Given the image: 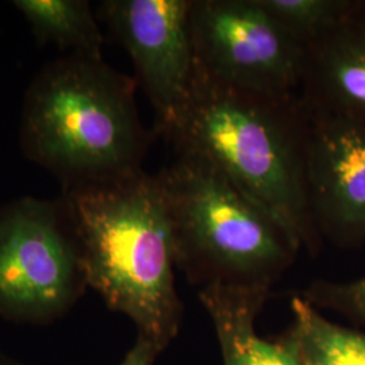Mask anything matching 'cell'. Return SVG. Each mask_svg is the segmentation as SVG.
Returning a JSON list of instances; mask_svg holds the SVG:
<instances>
[{"label":"cell","mask_w":365,"mask_h":365,"mask_svg":"<svg viewBox=\"0 0 365 365\" xmlns=\"http://www.w3.org/2000/svg\"><path fill=\"white\" fill-rule=\"evenodd\" d=\"M163 352L149 339L140 337L119 365H153L157 356Z\"/></svg>","instance_id":"9a60e30c"},{"label":"cell","mask_w":365,"mask_h":365,"mask_svg":"<svg viewBox=\"0 0 365 365\" xmlns=\"http://www.w3.org/2000/svg\"><path fill=\"white\" fill-rule=\"evenodd\" d=\"M299 96L313 113L365 125V0L304 48Z\"/></svg>","instance_id":"9c48e42d"},{"label":"cell","mask_w":365,"mask_h":365,"mask_svg":"<svg viewBox=\"0 0 365 365\" xmlns=\"http://www.w3.org/2000/svg\"><path fill=\"white\" fill-rule=\"evenodd\" d=\"M39 45L52 43L69 54L103 58L105 37L86 0H15Z\"/></svg>","instance_id":"8fae6325"},{"label":"cell","mask_w":365,"mask_h":365,"mask_svg":"<svg viewBox=\"0 0 365 365\" xmlns=\"http://www.w3.org/2000/svg\"><path fill=\"white\" fill-rule=\"evenodd\" d=\"M310 303L342 309L365 319V277L346 284L315 283L303 292Z\"/></svg>","instance_id":"5bb4252c"},{"label":"cell","mask_w":365,"mask_h":365,"mask_svg":"<svg viewBox=\"0 0 365 365\" xmlns=\"http://www.w3.org/2000/svg\"><path fill=\"white\" fill-rule=\"evenodd\" d=\"M0 365H29L22 363L21 360L15 359L13 356H10L9 353L0 351Z\"/></svg>","instance_id":"2e32d148"},{"label":"cell","mask_w":365,"mask_h":365,"mask_svg":"<svg viewBox=\"0 0 365 365\" xmlns=\"http://www.w3.org/2000/svg\"><path fill=\"white\" fill-rule=\"evenodd\" d=\"M87 288L81 240L64 196H26L0 207V317L51 324Z\"/></svg>","instance_id":"5b68a950"},{"label":"cell","mask_w":365,"mask_h":365,"mask_svg":"<svg viewBox=\"0 0 365 365\" xmlns=\"http://www.w3.org/2000/svg\"><path fill=\"white\" fill-rule=\"evenodd\" d=\"M274 21L303 48L336 26L357 0H259Z\"/></svg>","instance_id":"4fadbf2b"},{"label":"cell","mask_w":365,"mask_h":365,"mask_svg":"<svg viewBox=\"0 0 365 365\" xmlns=\"http://www.w3.org/2000/svg\"><path fill=\"white\" fill-rule=\"evenodd\" d=\"M157 176L175 262L191 282L271 287L292 264L299 244L206 158L176 152Z\"/></svg>","instance_id":"277c9868"},{"label":"cell","mask_w":365,"mask_h":365,"mask_svg":"<svg viewBox=\"0 0 365 365\" xmlns=\"http://www.w3.org/2000/svg\"><path fill=\"white\" fill-rule=\"evenodd\" d=\"M289 339L303 365H365V336L329 322L303 297L291 300Z\"/></svg>","instance_id":"7c38bea8"},{"label":"cell","mask_w":365,"mask_h":365,"mask_svg":"<svg viewBox=\"0 0 365 365\" xmlns=\"http://www.w3.org/2000/svg\"><path fill=\"white\" fill-rule=\"evenodd\" d=\"M190 29L202 76L271 98L299 95L304 48L259 0H191Z\"/></svg>","instance_id":"8992f818"},{"label":"cell","mask_w":365,"mask_h":365,"mask_svg":"<svg viewBox=\"0 0 365 365\" xmlns=\"http://www.w3.org/2000/svg\"><path fill=\"white\" fill-rule=\"evenodd\" d=\"M190 10L191 0H105L99 6L101 19L130 56L161 137L173 126L195 80Z\"/></svg>","instance_id":"52a82bcc"},{"label":"cell","mask_w":365,"mask_h":365,"mask_svg":"<svg viewBox=\"0 0 365 365\" xmlns=\"http://www.w3.org/2000/svg\"><path fill=\"white\" fill-rule=\"evenodd\" d=\"M309 111L300 99L235 90L196 71L188 99L164 137L175 152L206 158L269 212L300 248L315 250L306 179Z\"/></svg>","instance_id":"6da1fadb"},{"label":"cell","mask_w":365,"mask_h":365,"mask_svg":"<svg viewBox=\"0 0 365 365\" xmlns=\"http://www.w3.org/2000/svg\"><path fill=\"white\" fill-rule=\"evenodd\" d=\"M135 78L103 58L68 54L48 63L27 88L24 155L63 188L111 182L143 170L153 134L135 105Z\"/></svg>","instance_id":"3957f363"},{"label":"cell","mask_w":365,"mask_h":365,"mask_svg":"<svg viewBox=\"0 0 365 365\" xmlns=\"http://www.w3.org/2000/svg\"><path fill=\"white\" fill-rule=\"evenodd\" d=\"M268 286L212 283L199 291L215 329L223 365H303L294 341L262 339L256 318L268 298Z\"/></svg>","instance_id":"30bf717a"},{"label":"cell","mask_w":365,"mask_h":365,"mask_svg":"<svg viewBox=\"0 0 365 365\" xmlns=\"http://www.w3.org/2000/svg\"><path fill=\"white\" fill-rule=\"evenodd\" d=\"M81 240L88 287L161 351L178 334L175 250L156 175L63 188Z\"/></svg>","instance_id":"7a4b0ae2"},{"label":"cell","mask_w":365,"mask_h":365,"mask_svg":"<svg viewBox=\"0 0 365 365\" xmlns=\"http://www.w3.org/2000/svg\"><path fill=\"white\" fill-rule=\"evenodd\" d=\"M307 111L306 179L314 225L319 237L360 241L365 237V125Z\"/></svg>","instance_id":"ba28073f"}]
</instances>
